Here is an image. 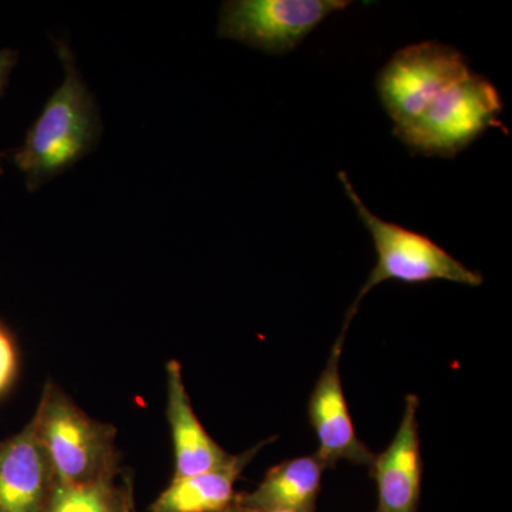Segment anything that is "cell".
Instances as JSON below:
<instances>
[{
    "label": "cell",
    "mask_w": 512,
    "mask_h": 512,
    "mask_svg": "<svg viewBox=\"0 0 512 512\" xmlns=\"http://www.w3.org/2000/svg\"><path fill=\"white\" fill-rule=\"evenodd\" d=\"M501 111L497 87L471 70L434 96L412 123L393 133L412 153L456 157L488 128L498 126Z\"/></svg>",
    "instance_id": "obj_4"
},
{
    "label": "cell",
    "mask_w": 512,
    "mask_h": 512,
    "mask_svg": "<svg viewBox=\"0 0 512 512\" xmlns=\"http://www.w3.org/2000/svg\"><path fill=\"white\" fill-rule=\"evenodd\" d=\"M18 63V52L10 49L0 50V99L5 94L8 87L10 73L13 67ZM6 154L0 153V158H5Z\"/></svg>",
    "instance_id": "obj_15"
},
{
    "label": "cell",
    "mask_w": 512,
    "mask_h": 512,
    "mask_svg": "<svg viewBox=\"0 0 512 512\" xmlns=\"http://www.w3.org/2000/svg\"><path fill=\"white\" fill-rule=\"evenodd\" d=\"M18 367L15 343L10 338L5 326L0 325V394L5 392L12 383Z\"/></svg>",
    "instance_id": "obj_14"
},
{
    "label": "cell",
    "mask_w": 512,
    "mask_h": 512,
    "mask_svg": "<svg viewBox=\"0 0 512 512\" xmlns=\"http://www.w3.org/2000/svg\"><path fill=\"white\" fill-rule=\"evenodd\" d=\"M128 477L124 484L116 478L89 484H56L47 512H123Z\"/></svg>",
    "instance_id": "obj_13"
},
{
    "label": "cell",
    "mask_w": 512,
    "mask_h": 512,
    "mask_svg": "<svg viewBox=\"0 0 512 512\" xmlns=\"http://www.w3.org/2000/svg\"><path fill=\"white\" fill-rule=\"evenodd\" d=\"M55 485L33 417L0 443V512H47Z\"/></svg>",
    "instance_id": "obj_9"
},
{
    "label": "cell",
    "mask_w": 512,
    "mask_h": 512,
    "mask_svg": "<svg viewBox=\"0 0 512 512\" xmlns=\"http://www.w3.org/2000/svg\"><path fill=\"white\" fill-rule=\"evenodd\" d=\"M325 470L316 453L282 461L252 493H238L234 504L261 511L316 512Z\"/></svg>",
    "instance_id": "obj_12"
},
{
    "label": "cell",
    "mask_w": 512,
    "mask_h": 512,
    "mask_svg": "<svg viewBox=\"0 0 512 512\" xmlns=\"http://www.w3.org/2000/svg\"><path fill=\"white\" fill-rule=\"evenodd\" d=\"M178 360L167 363V417L174 444V477L194 476L224 466L227 453L202 426L185 389Z\"/></svg>",
    "instance_id": "obj_10"
},
{
    "label": "cell",
    "mask_w": 512,
    "mask_h": 512,
    "mask_svg": "<svg viewBox=\"0 0 512 512\" xmlns=\"http://www.w3.org/2000/svg\"><path fill=\"white\" fill-rule=\"evenodd\" d=\"M55 45L63 63L62 86L46 101L22 146L13 151L29 191L39 190L92 153L103 131L99 106L80 76L72 49L60 39Z\"/></svg>",
    "instance_id": "obj_1"
},
{
    "label": "cell",
    "mask_w": 512,
    "mask_h": 512,
    "mask_svg": "<svg viewBox=\"0 0 512 512\" xmlns=\"http://www.w3.org/2000/svg\"><path fill=\"white\" fill-rule=\"evenodd\" d=\"M123 512H136V505H134L133 483H131V478H128L126 500H124Z\"/></svg>",
    "instance_id": "obj_16"
},
{
    "label": "cell",
    "mask_w": 512,
    "mask_h": 512,
    "mask_svg": "<svg viewBox=\"0 0 512 512\" xmlns=\"http://www.w3.org/2000/svg\"><path fill=\"white\" fill-rule=\"evenodd\" d=\"M346 332L348 329L342 328L308 402L309 423L319 443L316 454L326 468H335L343 460L370 467L376 456L357 436L343 392L339 365Z\"/></svg>",
    "instance_id": "obj_7"
},
{
    "label": "cell",
    "mask_w": 512,
    "mask_h": 512,
    "mask_svg": "<svg viewBox=\"0 0 512 512\" xmlns=\"http://www.w3.org/2000/svg\"><path fill=\"white\" fill-rule=\"evenodd\" d=\"M225 512H291V511H261V510H252V508L241 507V505L234 504L232 507H229Z\"/></svg>",
    "instance_id": "obj_17"
},
{
    "label": "cell",
    "mask_w": 512,
    "mask_h": 512,
    "mask_svg": "<svg viewBox=\"0 0 512 512\" xmlns=\"http://www.w3.org/2000/svg\"><path fill=\"white\" fill-rule=\"evenodd\" d=\"M274 439L264 440L224 466L187 477H173L170 485L151 504L150 512H225L235 503V483L245 467L262 447Z\"/></svg>",
    "instance_id": "obj_11"
},
{
    "label": "cell",
    "mask_w": 512,
    "mask_h": 512,
    "mask_svg": "<svg viewBox=\"0 0 512 512\" xmlns=\"http://www.w3.org/2000/svg\"><path fill=\"white\" fill-rule=\"evenodd\" d=\"M346 0H229L224 2L218 36L271 55L296 49L323 20L348 8Z\"/></svg>",
    "instance_id": "obj_5"
},
{
    "label": "cell",
    "mask_w": 512,
    "mask_h": 512,
    "mask_svg": "<svg viewBox=\"0 0 512 512\" xmlns=\"http://www.w3.org/2000/svg\"><path fill=\"white\" fill-rule=\"evenodd\" d=\"M35 421L56 484L79 485L116 478V427L84 413L55 384H46Z\"/></svg>",
    "instance_id": "obj_3"
},
{
    "label": "cell",
    "mask_w": 512,
    "mask_h": 512,
    "mask_svg": "<svg viewBox=\"0 0 512 512\" xmlns=\"http://www.w3.org/2000/svg\"><path fill=\"white\" fill-rule=\"evenodd\" d=\"M339 180L355 207L357 217L369 231L377 256L375 268L370 272L355 302L346 313V325L352 322L360 302L367 293L386 281L410 285L433 281L454 282V284L466 286L483 285L484 278L480 272L468 268L426 235L404 228L402 225L384 221L373 214L362 198L357 195L348 174L340 171Z\"/></svg>",
    "instance_id": "obj_2"
},
{
    "label": "cell",
    "mask_w": 512,
    "mask_h": 512,
    "mask_svg": "<svg viewBox=\"0 0 512 512\" xmlns=\"http://www.w3.org/2000/svg\"><path fill=\"white\" fill-rule=\"evenodd\" d=\"M471 69L453 46L421 42L399 50L380 70L376 89L393 131L412 123L434 96Z\"/></svg>",
    "instance_id": "obj_6"
},
{
    "label": "cell",
    "mask_w": 512,
    "mask_h": 512,
    "mask_svg": "<svg viewBox=\"0 0 512 512\" xmlns=\"http://www.w3.org/2000/svg\"><path fill=\"white\" fill-rule=\"evenodd\" d=\"M419 404V396L407 394L396 436L382 454H376L369 467L377 485L375 512L419 510L424 467L417 421Z\"/></svg>",
    "instance_id": "obj_8"
}]
</instances>
